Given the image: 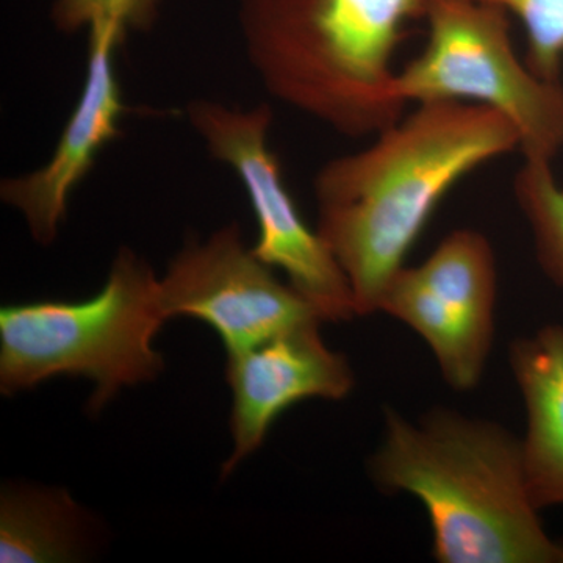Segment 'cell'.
<instances>
[{
    "label": "cell",
    "instance_id": "obj_1",
    "mask_svg": "<svg viewBox=\"0 0 563 563\" xmlns=\"http://www.w3.org/2000/svg\"><path fill=\"white\" fill-rule=\"evenodd\" d=\"M374 136L314 177L317 231L350 282L357 317L379 313L388 282L446 192L485 163L520 151L506 118L463 101L417 103Z\"/></svg>",
    "mask_w": 563,
    "mask_h": 563
},
{
    "label": "cell",
    "instance_id": "obj_2",
    "mask_svg": "<svg viewBox=\"0 0 563 563\" xmlns=\"http://www.w3.org/2000/svg\"><path fill=\"white\" fill-rule=\"evenodd\" d=\"M374 485L413 496L440 563H563L526 483L521 439L499 422L433 407L409 420L385 407Z\"/></svg>",
    "mask_w": 563,
    "mask_h": 563
},
{
    "label": "cell",
    "instance_id": "obj_3",
    "mask_svg": "<svg viewBox=\"0 0 563 563\" xmlns=\"http://www.w3.org/2000/svg\"><path fill=\"white\" fill-rule=\"evenodd\" d=\"M431 0H242L240 27L266 90L347 136L398 121L393 57Z\"/></svg>",
    "mask_w": 563,
    "mask_h": 563
},
{
    "label": "cell",
    "instance_id": "obj_4",
    "mask_svg": "<svg viewBox=\"0 0 563 563\" xmlns=\"http://www.w3.org/2000/svg\"><path fill=\"white\" fill-rule=\"evenodd\" d=\"M168 321L161 279L122 247L101 290L84 301H36L0 310V391L32 390L55 376L95 385L88 412H101L125 387L163 372L154 339Z\"/></svg>",
    "mask_w": 563,
    "mask_h": 563
},
{
    "label": "cell",
    "instance_id": "obj_5",
    "mask_svg": "<svg viewBox=\"0 0 563 563\" xmlns=\"http://www.w3.org/2000/svg\"><path fill=\"white\" fill-rule=\"evenodd\" d=\"M428 43L396 77L404 102L463 101L506 118L523 161L563 150V85L543 79L515 52L509 13L484 0H431Z\"/></svg>",
    "mask_w": 563,
    "mask_h": 563
},
{
    "label": "cell",
    "instance_id": "obj_6",
    "mask_svg": "<svg viewBox=\"0 0 563 563\" xmlns=\"http://www.w3.org/2000/svg\"><path fill=\"white\" fill-rule=\"evenodd\" d=\"M187 117L211 157L235 169L246 188L258 225L254 254L272 268L282 269L322 320L357 317L350 282L317 229L303 221L285 187L280 163L266 144L272 107L261 103L236 110L195 101L188 106Z\"/></svg>",
    "mask_w": 563,
    "mask_h": 563
},
{
    "label": "cell",
    "instance_id": "obj_7",
    "mask_svg": "<svg viewBox=\"0 0 563 563\" xmlns=\"http://www.w3.org/2000/svg\"><path fill=\"white\" fill-rule=\"evenodd\" d=\"M498 266L484 233L457 229L385 288L379 313L428 344L444 383L470 391L483 380L495 340Z\"/></svg>",
    "mask_w": 563,
    "mask_h": 563
},
{
    "label": "cell",
    "instance_id": "obj_8",
    "mask_svg": "<svg viewBox=\"0 0 563 563\" xmlns=\"http://www.w3.org/2000/svg\"><path fill=\"white\" fill-rule=\"evenodd\" d=\"M243 243L235 224L207 242H191L173 258L161 279V303L168 320L191 317L209 324L228 354L250 350L322 317L284 284Z\"/></svg>",
    "mask_w": 563,
    "mask_h": 563
},
{
    "label": "cell",
    "instance_id": "obj_9",
    "mask_svg": "<svg viewBox=\"0 0 563 563\" xmlns=\"http://www.w3.org/2000/svg\"><path fill=\"white\" fill-rule=\"evenodd\" d=\"M321 324L309 322L228 354L233 450L222 465V477L231 476L262 446L277 418L295 404L314 398L342 401L350 396L354 369L346 355L324 343Z\"/></svg>",
    "mask_w": 563,
    "mask_h": 563
},
{
    "label": "cell",
    "instance_id": "obj_10",
    "mask_svg": "<svg viewBox=\"0 0 563 563\" xmlns=\"http://www.w3.org/2000/svg\"><path fill=\"white\" fill-rule=\"evenodd\" d=\"M117 32H90L87 80L51 161L27 176L5 179L0 198L20 210L36 243L49 246L65 221L70 192L85 179L107 143L120 135L124 111L114 76Z\"/></svg>",
    "mask_w": 563,
    "mask_h": 563
},
{
    "label": "cell",
    "instance_id": "obj_11",
    "mask_svg": "<svg viewBox=\"0 0 563 563\" xmlns=\"http://www.w3.org/2000/svg\"><path fill=\"white\" fill-rule=\"evenodd\" d=\"M509 365L526 410L521 454L537 509L563 506V325L514 340Z\"/></svg>",
    "mask_w": 563,
    "mask_h": 563
},
{
    "label": "cell",
    "instance_id": "obj_12",
    "mask_svg": "<svg viewBox=\"0 0 563 563\" xmlns=\"http://www.w3.org/2000/svg\"><path fill=\"white\" fill-rule=\"evenodd\" d=\"M95 523L62 488L9 487L0 496V562H77Z\"/></svg>",
    "mask_w": 563,
    "mask_h": 563
},
{
    "label": "cell",
    "instance_id": "obj_13",
    "mask_svg": "<svg viewBox=\"0 0 563 563\" xmlns=\"http://www.w3.org/2000/svg\"><path fill=\"white\" fill-rule=\"evenodd\" d=\"M514 196L531 231L540 268L563 288V187L553 162L525 161L514 177Z\"/></svg>",
    "mask_w": 563,
    "mask_h": 563
},
{
    "label": "cell",
    "instance_id": "obj_14",
    "mask_svg": "<svg viewBox=\"0 0 563 563\" xmlns=\"http://www.w3.org/2000/svg\"><path fill=\"white\" fill-rule=\"evenodd\" d=\"M503 7L525 25L528 63L547 80L561 81L563 68V0H484Z\"/></svg>",
    "mask_w": 563,
    "mask_h": 563
},
{
    "label": "cell",
    "instance_id": "obj_15",
    "mask_svg": "<svg viewBox=\"0 0 563 563\" xmlns=\"http://www.w3.org/2000/svg\"><path fill=\"white\" fill-rule=\"evenodd\" d=\"M161 0H57L52 20L58 31L88 33L111 31L125 36L129 31L147 29L157 16Z\"/></svg>",
    "mask_w": 563,
    "mask_h": 563
}]
</instances>
